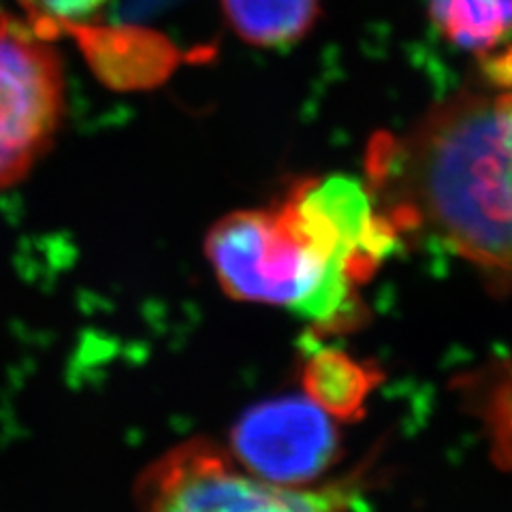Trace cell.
<instances>
[{
	"instance_id": "cell-6",
	"label": "cell",
	"mask_w": 512,
	"mask_h": 512,
	"mask_svg": "<svg viewBox=\"0 0 512 512\" xmlns=\"http://www.w3.org/2000/svg\"><path fill=\"white\" fill-rule=\"evenodd\" d=\"M427 13L448 43L478 56L512 35V0H429Z\"/></svg>"
},
{
	"instance_id": "cell-1",
	"label": "cell",
	"mask_w": 512,
	"mask_h": 512,
	"mask_svg": "<svg viewBox=\"0 0 512 512\" xmlns=\"http://www.w3.org/2000/svg\"><path fill=\"white\" fill-rule=\"evenodd\" d=\"M205 256L237 301L288 308L325 329L357 316L359 280L350 265L282 201L220 218L205 235Z\"/></svg>"
},
{
	"instance_id": "cell-2",
	"label": "cell",
	"mask_w": 512,
	"mask_h": 512,
	"mask_svg": "<svg viewBox=\"0 0 512 512\" xmlns=\"http://www.w3.org/2000/svg\"><path fill=\"white\" fill-rule=\"evenodd\" d=\"M141 512H350L344 487H284L250 474L207 438L186 440L141 472Z\"/></svg>"
},
{
	"instance_id": "cell-7",
	"label": "cell",
	"mask_w": 512,
	"mask_h": 512,
	"mask_svg": "<svg viewBox=\"0 0 512 512\" xmlns=\"http://www.w3.org/2000/svg\"><path fill=\"white\" fill-rule=\"evenodd\" d=\"M478 77L489 94V163L512 214V45L478 60Z\"/></svg>"
},
{
	"instance_id": "cell-10",
	"label": "cell",
	"mask_w": 512,
	"mask_h": 512,
	"mask_svg": "<svg viewBox=\"0 0 512 512\" xmlns=\"http://www.w3.org/2000/svg\"><path fill=\"white\" fill-rule=\"evenodd\" d=\"M498 438L500 446L508 453L512 459V380L508 382V387L502 393V402H500V419H498Z\"/></svg>"
},
{
	"instance_id": "cell-3",
	"label": "cell",
	"mask_w": 512,
	"mask_h": 512,
	"mask_svg": "<svg viewBox=\"0 0 512 512\" xmlns=\"http://www.w3.org/2000/svg\"><path fill=\"white\" fill-rule=\"evenodd\" d=\"M67 105L58 52L30 22L0 11V192L52 148Z\"/></svg>"
},
{
	"instance_id": "cell-8",
	"label": "cell",
	"mask_w": 512,
	"mask_h": 512,
	"mask_svg": "<svg viewBox=\"0 0 512 512\" xmlns=\"http://www.w3.org/2000/svg\"><path fill=\"white\" fill-rule=\"evenodd\" d=\"M308 397L329 414L355 419L365 397L376 387V372L338 350H318L306 365Z\"/></svg>"
},
{
	"instance_id": "cell-5",
	"label": "cell",
	"mask_w": 512,
	"mask_h": 512,
	"mask_svg": "<svg viewBox=\"0 0 512 512\" xmlns=\"http://www.w3.org/2000/svg\"><path fill=\"white\" fill-rule=\"evenodd\" d=\"M235 35L263 50L295 45L314 28L320 0H222Z\"/></svg>"
},
{
	"instance_id": "cell-4",
	"label": "cell",
	"mask_w": 512,
	"mask_h": 512,
	"mask_svg": "<svg viewBox=\"0 0 512 512\" xmlns=\"http://www.w3.org/2000/svg\"><path fill=\"white\" fill-rule=\"evenodd\" d=\"M338 453L331 414L308 395L256 404L231 431L233 459L267 483L301 487L323 474Z\"/></svg>"
},
{
	"instance_id": "cell-9",
	"label": "cell",
	"mask_w": 512,
	"mask_h": 512,
	"mask_svg": "<svg viewBox=\"0 0 512 512\" xmlns=\"http://www.w3.org/2000/svg\"><path fill=\"white\" fill-rule=\"evenodd\" d=\"M32 18L47 24H77L94 18L109 0H20Z\"/></svg>"
}]
</instances>
